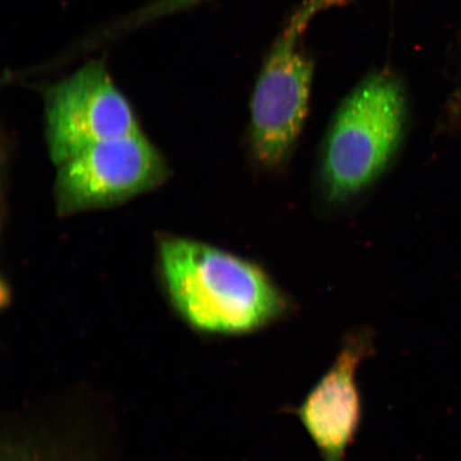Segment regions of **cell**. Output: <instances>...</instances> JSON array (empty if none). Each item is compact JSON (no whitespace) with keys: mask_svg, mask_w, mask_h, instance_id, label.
I'll return each instance as SVG.
<instances>
[{"mask_svg":"<svg viewBox=\"0 0 461 461\" xmlns=\"http://www.w3.org/2000/svg\"><path fill=\"white\" fill-rule=\"evenodd\" d=\"M373 333L359 330L346 336L336 359L295 411L322 461H344L362 420L357 371L374 350Z\"/></svg>","mask_w":461,"mask_h":461,"instance_id":"7","label":"cell"},{"mask_svg":"<svg viewBox=\"0 0 461 461\" xmlns=\"http://www.w3.org/2000/svg\"><path fill=\"white\" fill-rule=\"evenodd\" d=\"M336 0H308L292 17L264 62L250 108L252 152L265 168L285 163L309 111L313 65L302 49L309 23Z\"/></svg>","mask_w":461,"mask_h":461,"instance_id":"4","label":"cell"},{"mask_svg":"<svg viewBox=\"0 0 461 461\" xmlns=\"http://www.w3.org/2000/svg\"><path fill=\"white\" fill-rule=\"evenodd\" d=\"M159 273L172 310L202 336H249L293 311L290 297L258 265L197 241L161 240Z\"/></svg>","mask_w":461,"mask_h":461,"instance_id":"1","label":"cell"},{"mask_svg":"<svg viewBox=\"0 0 461 461\" xmlns=\"http://www.w3.org/2000/svg\"><path fill=\"white\" fill-rule=\"evenodd\" d=\"M405 119V94L393 74L374 73L350 92L322 151V181L331 200L353 197L382 175L400 147Z\"/></svg>","mask_w":461,"mask_h":461,"instance_id":"2","label":"cell"},{"mask_svg":"<svg viewBox=\"0 0 461 461\" xmlns=\"http://www.w3.org/2000/svg\"><path fill=\"white\" fill-rule=\"evenodd\" d=\"M58 167L61 214L119 203L158 186L168 171L141 131L94 144Z\"/></svg>","mask_w":461,"mask_h":461,"instance_id":"6","label":"cell"},{"mask_svg":"<svg viewBox=\"0 0 461 461\" xmlns=\"http://www.w3.org/2000/svg\"><path fill=\"white\" fill-rule=\"evenodd\" d=\"M202 0H157L149 4V13L157 19V17L176 13L192 7Z\"/></svg>","mask_w":461,"mask_h":461,"instance_id":"8","label":"cell"},{"mask_svg":"<svg viewBox=\"0 0 461 461\" xmlns=\"http://www.w3.org/2000/svg\"><path fill=\"white\" fill-rule=\"evenodd\" d=\"M45 100L46 138L58 166L94 144L140 131L102 59L48 86Z\"/></svg>","mask_w":461,"mask_h":461,"instance_id":"5","label":"cell"},{"mask_svg":"<svg viewBox=\"0 0 461 461\" xmlns=\"http://www.w3.org/2000/svg\"><path fill=\"white\" fill-rule=\"evenodd\" d=\"M111 411L94 393L72 390L10 413L0 437V461H118Z\"/></svg>","mask_w":461,"mask_h":461,"instance_id":"3","label":"cell"}]
</instances>
